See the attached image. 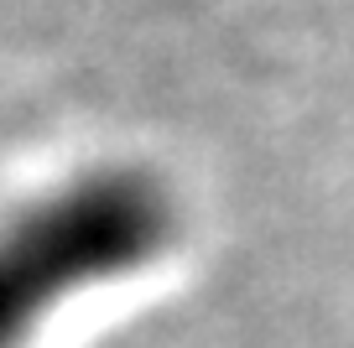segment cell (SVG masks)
<instances>
[{
	"label": "cell",
	"instance_id": "6da1fadb",
	"mask_svg": "<svg viewBox=\"0 0 354 348\" xmlns=\"http://www.w3.org/2000/svg\"><path fill=\"white\" fill-rule=\"evenodd\" d=\"M177 208L151 172L104 166L0 224V348H21L63 296L151 265Z\"/></svg>",
	"mask_w": 354,
	"mask_h": 348
}]
</instances>
